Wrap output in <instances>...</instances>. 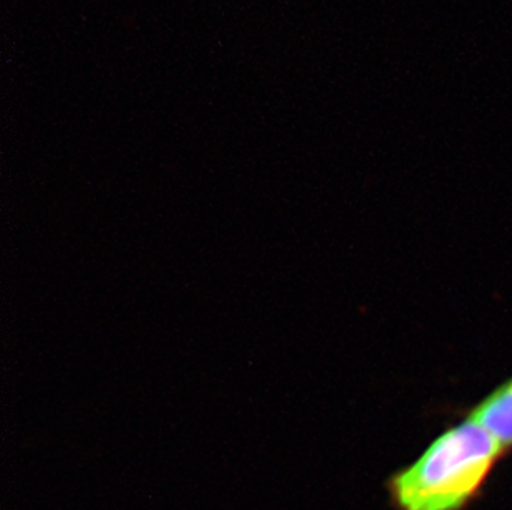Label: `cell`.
Masks as SVG:
<instances>
[{
    "label": "cell",
    "instance_id": "obj_1",
    "mask_svg": "<svg viewBox=\"0 0 512 510\" xmlns=\"http://www.w3.org/2000/svg\"><path fill=\"white\" fill-rule=\"evenodd\" d=\"M508 451L476 419L446 429L410 466L388 477L395 510L468 509Z\"/></svg>",
    "mask_w": 512,
    "mask_h": 510
},
{
    "label": "cell",
    "instance_id": "obj_2",
    "mask_svg": "<svg viewBox=\"0 0 512 510\" xmlns=\"http://www.w3.org/2000/svg\"><path fill=\"white\" fill-rule=\"evenodd\" d=\"M469 416L483 424L509 453L512 449V376L479 401Z\"/></svg>",
    "mask_w": 512,
    "mask_h": 510
}]
</instances>
